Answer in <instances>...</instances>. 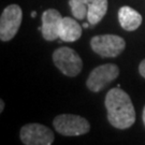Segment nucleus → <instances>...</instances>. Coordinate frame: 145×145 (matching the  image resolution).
Segmentation results:
<instances>
[{
	"mask_svg": "<svg viewBox=\"0 0 145 145\" xmlns=\"http://www.w3.org/2000/svg\"><path fill=\"white\" fill-rule=\"evenodd\" d=\"M118 21L123 29L127 31H133L141 26L142 15L131 7L124 5L118 10Z\"/></svg>",
	"mask_w": 145,
	"mask_h": 145,
	"instance_id": "9",
	"label": "nucleus"
},
{
	"mask_svg": "<svg viewBox=\"0 0 145 145\" xmlns=\"http://www.w3.org/2000/svg\"><path fill=\"white\" fill-rule=\"evenodd\" d=\"M53 61L61 73L70 78L76 76L83 68V61L80 55L67 46L59 47L53 53Z\"/></svg>",
	"mask_w": 145,
	"mask_h": 145,
	"instance_id": "2",
	"label": "nucleus"
},
{
	"mask_svg": "<svg viewBox=\"0 0 145 145\" xmlns=\"http://www.w3.org/2000/svg\"><path fill=\"white\" fill-rule=\"evenodd\" d=\"M69 5L71 8L72 14L78 20H84L87 17L88 0H70Z\"/></svg>",
	"mask_w": 145,
	"mask_h": 145,
	"instance_id": "12",
	"label": "nucleus"
},
{
	"mask_svg": "<svg viewBox=\"0 0 145 145\" xmlns=\"http://www.w3.org/2000/svg\"><path fill=\"white\" fill-rule=\"evenodd\" d=\"M119 75V69L116 65L105 63L95 68L86 81L87 88L93 93H98L111 84Z\"/></svg>",
	"mask_w": 145,
	"mask_h": 145,
	"instance_id": "7",
	"label": "nucleus"
},
{
	"mask_svg": "<svg viewBox=\"0 0 145 145\" xmlns=\"http://www.w3.org/2000/svg\"><path fill=\"white\" fill-rule=\"evenodd\" d=\"M23 20V11L17 5H10L1 13L0 17V39L7 42L12 40L20 29Z\"/></svg>",
	"mask_w": 145,
	"mask_h": 145,
	"instance_id": "5",
	"label": "nucleus"
},
{
	"mask_svg": "<svg viewBox=\"0 0 145 145\" xmlns=\"http://www.w3.org/2000/svg\"><path fill=\"white\" fill-rule=\"evenodd\" d=\"M90 46L101 57H117L125 50L126 41L115 35H100L90 40Z\"/></svg>",
	"mask_w": 145,
	"mask_h": 145,
	"instance_id": "4",
	"label": "nucleus"
},
{
	"mask_svg": "<svg viewBox=\"0 0 145 145\" xmlns=\"http://www.w3.org/2000/svg\"><path fill=\"white\" fill-rule=\"evenodd\" d=\"M142 118H143V123L145 125V106H144V110H143V114H142Z\"/></svg>",
	"mask_w": 145,
	"mask_h": 145,
	"instance_id": "15",
	"label": "nucleus"
},
{
	"mask_svg": "<svg viewBox=\"0 0 145 145\" xmlns=\"http://www.w3.org/2000/svg\"><path fill=\"white\" fill-rule=\"evenodd\" d=\"M62 17L60 12L56 9H48L42 14V26L38 29L41 30L42 36L46 41H54L59 38V27Z\"/></svg>",
	"mask_w": 145,
	"mask_h": 145,
	"instance_id": "8",
	"label": "nucleus"
},
{
	"mask_svg": "<svg viewBox=\"0 0 145 145\" xmlns=\"http://www.w3.org/2000/svg\"><path fill=\"white\" fill-rule=\"evenodd\" d=\"M139 72L143 78H145V59L141 61L140 66H139Z\"/></svg>",
	"mask_w": 145,
	"mask_h": 145,
	"instance_id": "13",
	"label": "nucleus"
},
{
	"mask_svg": "<svg viewBox=\"0 0 145 145\" xmlns=\"http://www.w3.org/2000/svg\"><path fill=\"white\" fill-rule=\"evenodd\" d=\"M3 109H5V102H3V100L1 99V100H0V113L3 112Z\"/></svg>",
	"mask_w": 145,
	"mask_h": 145,
	"instance_id": "14",
	"label": "nucleus"
},
{
	"mask_svg": "<svg viewBox=\"0 0 145 145\" xmlns=\"http://www.w3.org/2000/svg\"><path fill=\"white\" fill-rule=\"evenodd\" d=\"M110 124L117 129H128L135 121V111L129 95L120 87L112 88L105 97Z\"/></svg>",
	"mask_w": 145,
	"mask_h": 145,
	"instance_id": "1",
	"label": "nucleus"
},
{
	"mask_svg": "<svg viewBox=\"0 0 145 145\" xmlns=\"http://www.w3.org/2000/svg\"><path fill=\"white\" fill-rule=\"evenodd\" d=\"M54 128L58 133L66 137H76L87 133L90 124L87 119L74 114H60L53 120Z\"/></svg>",
	"mask_w": 145,
	"mask_h": 145,
	"instance_id": "3",
	"label": "nucleus"
},
{
	"mask_svg": "<svg viewBox=\"0 0 145 145\" xmlns=\"http://www.w3.org/2000/svg\"><path fill=\"white\" fill-rule=\"evenodd\" d=\"M82 36V27L71 17H63L59 27V38L61 41L74 42Z\"/></svg>",
	"mask_w": 145,
	"mask_h": 145,
	"instance_id": "10",
	"label": "nucleus"
},
{
	"mask_svg": "<svg viewBox=\"0 0 145 145\" xmlns=\"http://www.w3.org/2000/svg\"><path fill=\"white\" fill-rule=\"evenodd\" d=\"M87 20L90 25H96L104 17L108 12V0H93L88 3Z\"/></svg>",
	"mask_w": 145,
	"mask_h": 145,
	"instance_id": "11",
	"label": "nucleus"
},
{
	"mask_svg": "<svg viewBox=\"0 0 145 145\" xmlns=\"http://www.w3.org/2000/svg\"><path fill=\"white\" fill-rule=\"evenodd\" d=\"M36 15H37L36 11H32V13H31V16H32V17H36Z\"/></svg>",
	"mask_w": 145,
	"mask_h": 145,
	"instance_id": "16",
	"label": "nucleus"
},
{
	"mask_svg": "<svg viewBox=\"0 0 145 145\" xmlns=\"http://www.w3.org/2000/svg\"><path fill=\"white\" fill-rule=\"evenodd\" d=\"M88 26H89V24H88V23H85V24H83V28H87Z\"/></svg>",
	"mask_w": 145,
	"mask_h": 145,
	"instance_id": "17",
	"label": "nucleus"
},
{
	"mask_svg": "<svg viewBox=\"0 0 145 145\" xmlns=\"http://www.w3.org/2000/svg\"><path fill=\"white\" fill-rule=\"evenodd\" d=\"M22 143L26 145H51L55 140L54 132L41 124H27L20 132Z\"/></svg>",
	"mask_w": 145,
	"mask_h": 145,
	"instance_id": "6",
	"label": "nucleus"
}]
</instances>
